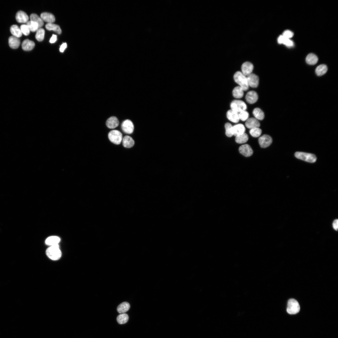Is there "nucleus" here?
Returning a JSON list of instances; mask_svg holds the SVG:
<instances>
[{
	"mask_svg": "<svg viewBox=\"0 0 338 338\" xmlns=\"http://www.w3.org/2000/svg\"><path fill=\"white\" fill-rule=\"evenodd\" d=\"M245 126L241 124L235 125L233 127V135L235 136L245 133Z\"/></svg>",
	"mask_w": 338,
	"mask_h": 338,
	"instance_id": "obj_16",
	"label": "nucleus"
},
{
	"mask_svg": "<svg viewBox=\"0 0 338 338\" xmlns=\"http://www.w3.org/2000/svg\"><path fill=\"white\" fill-rule=\"evenodd\" d=\"M294 35L293 33L290 30H286L284 32L282 35L284 37L290 39Z\"/></svg>",
	"mask_w": 338,
	"mask_h": 338,
	"instance_id": "obj_40",
	"label": "nucleus"
},
{
	"mask_svg": "<svg viewBox=\"0 0 338 338\" xmlns=\"http://www.w3.org/2000/svg\"><path fill=\"white\" fill-rule=\"evenodd\" d=\"M121 128L124 133L130 134L133 131L134 126L131 120L127 119L122 122L121 124Z\"/></svg>",
	"mask_w": 338,
	"mask_h": 338,
	"instance_id": "obj_7",
	"label": "nucleus"
},
{
	"mask_svg": "<svg viewBox=\"0 0 338 338\" xmlns=\"http://www.w3.org/2000/svg\"><path fill=\"white\" fill-rule=\"evenodd\" d=\"M27 25L28 26L30 30L33 32L37 31L39 28L38 24L36 22L32 21H28L27 23Z\"/></svg>",
	"mask_w": 338,
	"mask_h": 338,
	"instance_id": "obj_35",
	"label": "nucleus"
},
{
	"mask_svg": "<svg viewBox=\"0 0 338 338\" xmlns=\"http://www.w3.org/2000/svg\"><path fill=\"white\" fill-rule=\"evenodd\" d=\"M226 115L228 119L232 122L236 123L239 120L238 113L231 109L227 111Z\"/></svg>",
	"mask_w": 338,
	"mask_h": 338,
	"instance_id": "obj_17",
	"label": "nucleus"
},
{
	"mask_svg": "<svg viewBox=\"0 0 338 338\" xmlns=\"http://www.w3.org/2000/svg\"><path fill=\"white\" fill-rule=\"evenodd\" d=\"M272 139L270 136L267 135H264L259 139V142L262 148H266L272 143Z\"/></svg>",
	"mask_w": 338,
	"mask_h": 338,
	"instance_id": "obj_8",
	"label": "nucleus"
},
{
	"mask_svg": "<svg viewBox=\"0 0 338 338\" xmlns=\"http://www.w3.org/2000/svg\"><path fill=\"white\" fill-rule=\"evenodd\" d=\"M20 29L22 34L24 35L27 36L29 34L30 30L29 27L27 24H22L21 25Z\"/></svg>",
	"mask_w": 338,
	"mask_h": 338,
	"instance_id": "obj_38",
	"label": "nucleus"
},
{
	"mask_svg": "<svg viewBox=\"0 0 338 338\" xmlns=\"http://www.w3.org/2000/svg\"><path fill=\"white\" fill-rule=\"evenodd\" d=\"M250 134L253 137H257L260 136L262 133V130L259 127L250 129L249 131Z\"/></svg>",
	"mask_w": 338,
	"mask_h": 338,
	"instance_id": "obj_37",
	"label": "nucleus"
},
{
	"mask_svg": "<svg viewBox=\"0 0 338 338\" xmlns=\"http://www.w3.org/2000/svg\"><path fill=\"white\" fill-rule=\"evenodd\" d=\"M248 86L252 88H256L258 85L259 78L255 74L251 73L247 77Z\"/></svg>",
	"mask_w": 338,
	"mask_h": 338,
	"instance_id": "obj_9",
	"label": "nucleus"
},
{
	"mask_svg": "<svg viewBox=\"0 0 338 338\" xmlns=\"http://www.w3.org/2000/svg\"><path fill=\"white\" fill-rule=\"evenodd\" d=\"M46 253L49 259L54 260L59 259L62 254L58 244L50 246L46 249Z\"/></svg>",
	"mask_w": 338,
	"mask_h": 338,
	"instance_id": "obj_2",
	"label": "nucleus"
},
{
	"mask_svg": "<svg viewBox=\"0 0 338 338\" xmlns=\"http://www.w3.org/2000/svg\"><path fill=\"white\" fill-rule=\"evenodd\" d=\"M239 120L243 121H246L248 119L249 116V114L246 110H244L240 112L238 114Z\"/></svg>",
	"mask_w": 338,
	"mask_h": 338,
	"instance_id": "obj_39",
	"label": "nucleus"
},
{
	"mask_svg": "<svg viewBox=\"0 0 338 338\" xmlns=\"http://www.w3.org/2000/svg\"><path fill=\"white\" fill-rule=\"evenodd\" d=\"M119 123V120L116 117L111 116L107 120L106 124L108 128L114 129L118 126Z\"/></svg>",
	"mask_w": 338,
	"mask_h": 338,
	"instance_id": "obj_15",
	"label": "nucleus"
},
{
	"mask_svg": "<svg viewBox=\"0 0 338 338\" xmlns=\"http://www.w3.org/2000/svg\"><path fill=\"white\" fill-rule=\"evenodd\" d=\"M110 141L114 144H120L122 140V135L120 131L117 130L110 131L108 134Z\"/></svg>",
	"mask_w": 338,
	"mask_h": 338,
	"instance_id": "obj_5",
	"label": "nucleus"
},
{
	"mask_svg": "<svg viewBox=\"0 0 338 338\" xmlns=\"http://www.w3.org/2000/svg\"><path fill=\"white\" fill-rule=\"evenodd\" d=\"M278 42L279 44H283L287 47H291L294 45L293 42L290 39L286 38L282 35H280L278 38Z\"/></svg>",
	"mask_w": 338,
	"mask_h": 338,
	"instance_id": "obj_23",
	"label": "nucleus"
},
{
	"mask_svg": "<svg viewBox=\"0 0 338 338\" xmlns=\"http://www.w3.org/2000/svg\"><path fill=\"white\" fill-rule=\"evenodd\" d=\"M233 127L232 125L229 123H227L225 124V125L226 130L225 134L228 137H231L233 136Z\"/></svg>",
	"mask_w": 338,
	"mask_h": 338,
	"instance_id": "obj_36",
	"label": "nucleus"
},
{
	"mask_svg": "<svg viewBox=\"0 0 338 338\" xmlns=\"http://www.w3.org/2000/svg\"><path fill=\"white\" fill-rule=\"evenodd\" d=\"M60 240V238L58 236H51L46 239L45 243L47 245L51 246L58 244Z\"/></svg>",
	"mask_w": 338,
	"mask_h": 338,
	"instance_id": "obj_22",
	"label": "nucleus"
},
{
	"mask_svg": "<svg viewBox=\"0 0 338 338\" xmlns=\"http://www.w3.org/2000/svg\"><path fill=\"white\" fill-rule=\"evenodd\" d=\"M67 47V44L65 43H63L60 46L59 51L61 52H63L64 50Z\"/></svg>",
	"mask_w": 338,
	"mask_h": 338,
	"instance_id": "obj_42",
	"label": "nucleus"
},
{
	"mask_svg": "<svg viewBox=\"0 0 338 338\" xmlns=\"http://www.w3.org/2000/svg\"><path fill=\"white\" fill-rule=\"evenodd\" d=\"M318 58L315 54L310 53L308 54L306 58V63L310 65H314L317 63L318 61Z\"/></svg>",
	"mask_w": 338,
	"mask_h": 338,
	"instance_id": "obj_26",
	"label": "nucleus"
},
{
	"mask_svg": "<svg viewBox=\"0 0 338 338\" xmlns=\"http://www.w3.org/2000/svg\"><path fill=\"white\" fill-rule=\"evenodd\" d=\"M134 143V140L129 136H125L123 139L122 145L125 148H131L133 146Z\"/></svg>",
	"mask_w": 338,
	"mask_h": 338,
	"instance_id": "obj_21",
	"label": "nucleus"
},
{
	"mask_svg": "<svg viewBox=\"0 0 338 338\" xmlns=\"http://www.w3.org/2000/svg\"><path fill=\"white\" fill-rule=\"evenodd\" d=\"M40 17L43 21L48 23H53L55 21L54 16L53 14L49 13H42L41 14Z\"/></svg>",
	"mask_w": 338,
	"mask_h": 338,
	"instance_id": "obj_20",
	"label": "nucleus"
},
{
	"mask_svg": "<svg viewBox=\"0 0 338 338\" xmlns=\"http://www.w3.org/2000/svg\"><path fill=\"white\" fill-rule=\"evenodd\" d=\"M239 151L241 154L246 157L251 156L253 152L250 146L247 144L240 146L239 148Z\"/></svg>",
	"mask_w": 338,
	"mask_h": 338,
	"instance_id": "obj_11",
	"label": "nucleus"
},
{
	"mask_svg": "<svg viewBox=\"0 0 338 338\" xmlns=\"http://www.w3.org/2000/svg\"><path fill=\"white\" fill-rule=\"evenodd\" d=\"M130 307V304L126 302L120 304L117 308L118 312L120 314L124 313L127 311Z\"/></svg>",
	"mask_w": 338,
	"mask_h": 338,
	"instance_id": "obj_24",
	"label": "nucleus"
},
{
	"mask_svg": "<svg viewBox=\"0 0 338 338\" xmlns=\"http://www.w3.org/2000/svg\"><path fill=\"white\" fill-rule=\"evenodd\" d=\"M47 29L49 30H53L57 33L60 34L61 33V30L60 27L53 23H47L45 25Z\"/></svg>",
	"mask_w": 338,
	"mask_h": 338,
	"instance_id": "obj_30",
	"label": "nucleus"
},
{
	"mask_svg": "<svg viewBox=\"0 0 338 338\" xmlns=\"http://www.w3.org/2000/svg\"><path fill=\"white\" fill-rule=\"evenodd\" d=\"M332 227L333 229L335 231H337L338 229V220L335 219L334 220L332 223Z\"/></svg>",
	"mask_w": 338,
	"mask_h": 338,
	"instance_id": "obj_41",
	"label": "nucleus"
},
{
	"mask_svg": "<svg viewBox=\"0 0 338 338\" xmlns=\"http://www.w3.org/2000/svg\"><path fill=\"white\" fill-rule=\"evenodd\" d=\"M16 19L17 21L21 23H27L29 19L28 15L25 12L19 11L17 12L16 15Z\"/></svg>",
	"mask_w": 338,
	"mask_h": 338,
	"instance_id": "obj_14",
	"label": "nucleus"
},
{
	"mask_svg": "<svg viewBox=\"0 0 338 338\" xmlns=\"http://www.w3.org/2000/svg\"><path fill=\"white\" fill-rule=\"evenodd\" d=\"M294 155L299 159L310 163L315 162L316 160L315 155L310 153L298 151L295 153Z\"/></svg>",
	"mask_w": 338,
	"mask_h": 338,
	"instance_id": "obj_3",
	"label": "nucleus"
},
{
	"mask_svg": "<svg viewBox=\"0 0 338 338\" xmlns=\"http://www.w3.org/2000/svg\"><path fill=\"white\" fill-rule=\"evenodd\" d=\"M243 89L239 86L235 87L232 92L233 97L236 98H240L243 96L244 93Z\"/></svg>",
	"mask_w": 338,
	"mask_h": 338,
	"instance_id": "obj_28",
	"label": "nucleus"
},
{
	"mask_svg": "<svg viewBox=\"0 0 338 338\" xmlns=\"http://www.w3.org/2000/svg\"><path fill=\"white\" fill-rule=\"evenodd\" d=\"M57 35L55 34H53L52 36L51 37L50 40L49 42L51 43H55L57 40Z\"/></svg>",
	"mask_w": 338,
	"mask_h": 338,
	"instance_id": "obj_43",
	"label": "nucleus"
},
{
	"mask_svg": "<svg viewBox=\"0 0 338 338\" xmlns=\"http://www.w3.org/2000/svg\"><path fill=\"white\" fill-rule=\"evenodd\" d=\"M300 309V305L296 300L294 299H291L289 300L287 303V311L289 314H296L299 312Z\"/></svg>",
	"mask_w": 338,
	"mask_h": 338,
	"instance_id": "obj_4",
	"label": "nucleus"
},
{
	"mask_svg": "<svg viewBox=\"0 0 338 338\" xmlns=\"http://www.w3.org/2000/svg\"><path fill=\"white\" fill-rule=\"evenodd\" d=\"M235 137V141L239 144H243L246 142L248 139V135L245 133Z\"/></svg>",
	"mask_w": 338,
	"mask_h": 338,
	"instance_id": "obj_32",
	"label": "nucleus"
},
{
	"mask_svg": "<svg viewBox=\"0 0 338 338\" xmlns=\"http://www.w3.org/2000/svg\"><path fill=\"white\" fill-rule=\"evenodd\" d=\"M246 127L250 129L259 127L260 124L259 120L255 118L251 117L248 118L245 123Z\"/></svg>",
	"mask_w": 338,
	"mask_h": 338,
	"instance_id": "obj_13",
	"label": "nucleus"
},
{
	"mask_svg": "<svg viewBox=\"0 0 338 338\" xmlns=\"http://www.w3.org/2000/svg\"><path fill=\"white\" fill-rule=\"evenodd\" d=\"M258 98L257 94L254 91L248 92L245 96L246 101L248 103L250 104L255 103L257 101Z\"/></svg>",
	"mask_w": 338,
	"mask_h": 338,
	"instance_id": "obj_12",
	"label": "nucleus"
},
{
	"mask_svg": "<svg viewBox=\"0 0 338 338\" xmlns=\"http://www.w3.org/2000/svg\"><path fill=\"white\" fill-rule=\"evenodd\" d=\"M129 319V316L126 313H122L119 315L117 317V320L118 323L120 324L126 323Z\"/></svg>",
	"mask_w": 338,
	"mask_h": 338,
	"instance_id": "obj_33",
	"label": "nucleus"
},
{
	"mask_svg": "<svg viewBox=\"0 0 338 338\" xmlns=\"http://www.w3.org/2000/svg\"><path fill=\"white\" fill-rule=\"evenodd\" d=\"M30 20L34 21L38 24L39 28H41L44 25L43 21L41 17L37 14L35 13L32 14L30 16Z\"/></svg>",
	"mask_w": 338,
	"mask_h": 338,
	"instance_id": "obj_31",
	"label": "nucleus"
},
{
	"mask_svg": "<svg viewBox=\"0 0 338 338\" xmlns=\"http://www.w3.org/2000/svg\"><path fill=\"white\" fill-rule=\"evenodd\" d=\"M19 38L13 36L10 37L8 38V44L9 46L13 49L18 48L20 44Z\"/></svg>",
	"mask_w": 338,
	"mask_h": 338,
	"instance_id": "obj_18",
	"label": "nucleus"
},
{
	"mask_svg": "<svg viewBox=\"0 0 338 338\" xmlns=\"http://www.w3.org/2000/svg\"><path fill=\"white\" fill-rule=\"evenodd\" d=\"M10 31L14 36L19 38L22 36V33L20 28L17 25H12L10 28Z\"/></svg>",
	"mask_w": 338,
	"mask_h": 338,
	"instance_id": "obj_25",
	"label": "nucleus"
},
{
	"mask_svg": "<svg viewBox=\"0 0 338 338\" xmlns=\"http://www.w3.org/2000/svg\"><path fill=\"white\" fill-rule=\"evenodd\" d=\"M253 69V66L251 63L246 62L242 65L241 72L245 76H248L252 73Z\"/></svg>",
	"mask_w": 338,
	"mask_h": 338,
	"instance_id": "obj_10",
	"label": "nucleus"
},
{
	"mask_svg": "<svg viewBox=\"0 0 338 338\" xmlns=\"http://www.w3.org/2000/svg\"><path fill=\"white\" fill-rule=\"evenodd\" d=\"M35 45L34 42L28 39L24 40L22 44V49L26 51L31 50L34 48Z\"/></svg>",
	"mask_w": 338,
	"mask_h": 338,
	"instance_id": "obj_19",
	"label": "nucleus"
},
{
	"mask_svg": "<svg viewBox=\"0 0 338 338\" xmlns=\"http://www.w3.org/2000/svg\"><path fill=\"white\" fill-rule=\"evenodd\" d=\"M233 78L235 81L238 84L243 90H247L249 87L247 77L241 72L238 71L234 75Z\"/></svg>",
	"mask_w": 338,
	"mask_h": 338,
	"instance_id": "obj_1",
	"label": "nucleus"
},
{
	"mask_svg": "<svg viewBox=\"0 0 338 338\" xmlns=\"http://www.w3.org/2000/svg\"><path fill=\"white\" fill-rule=\"evenodd\" d=\"M45 31L43 28H39L36 31L35 35L36 39L38 41H42L44 38Z\"/></svg>",
	"mask_w": 338,
	"mask_h": 338,
	"instance_id": "obj_34",
	"label": "nucleus"
},
{
	"mask_svg": "<svg viewBox=\"0 0 338 338\" xmlns=\"http://www.w3.org/2000/svg\"><path fill=\"white\" fill-rule=\"evenodd\" d=\"M253 114L255 118L258 120H262L264 118V115L263 111L260 108H256L254 109Z\"/></svg>",
	"mask_w": 338,
	"mask_h": 338,
	"instance_id": "obj_29",
	"label": "nucleus"
},
{
	"mask_svg": "<svg viewBox=\"0 0 338 338\" xmlns=\"http://www.w3.org/2000/svg\"><path fill=\"white\" fill-rule=\"evenodd\" d=\"M231 110L237 112L246 110L247 108L246 104L243 101L240 100H234L230 104Z\"/></svg>",
	"mask_w": 338,
	"mask_h": 338,
	"instance_id": "obj_6",
	"label": "nucleus"
},
{
	"mask_svg": "<svg viewBox=\"0 0 338 338\" xmlns=\"http://www.w3.org/2000/svg\"><path fill=\"white\" fill-rule=\"evenodd\" d=\"M327 70V67L326 65L321 64L316 67L315 72L317 76H321L325 74L326 73Z\"/></svg>",
	"mask_w": 338,
	"mask_h": 338,
	"instance_id": "obj_27",
	"label": "nucleus"
}]
</instances>
